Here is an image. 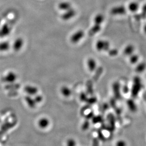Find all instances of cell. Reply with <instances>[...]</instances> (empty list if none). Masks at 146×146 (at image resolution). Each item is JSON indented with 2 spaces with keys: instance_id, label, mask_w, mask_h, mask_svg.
Masks as SVG:
<instances>
[{
  "instance_id": "obj_16",
  "label": "cell",
  "mask_w": 146,
  "mask_h": 146,
  "mask_svg": "<svg viewBox=\"0 0 146 146\" xmlns=\"http://www.w3.org/2000/svg\"><path fill=\"white\" fill-rule=\"evenodd\" d=\"M134 51V47L133 45L130 44V45H127L125 47L124 49L123 52L124 55L127 56H129L133 54Z\"/></svg>"
},
{
  "instance_id": "obj_10",
  "label": "cell",
  "mask_w": 146,
  "mask_h": 146,
  "mask_svg": "<svg viewBox=\"0 0 146 146\" xmlns=\"http://www.w3.org/2000/svg\"><path fill=\"white\" fill-rule=\"evenodd\" d=\"M11 31V28L7 24H4L0 29V36L4 37L10 34Z\"/></svg>"
},
{
  "instance_id": "obj_35",
  "label": "cell",
  "mask_w": 146,
  "mask_h": 146,
  "mask_svg": "<svg viewBox=\"0 0 146 146\" xmlns=\"http://www.w3.org/2000/svg\"><path fill=\"white\" fill-rule=\"evenodd\" d=\"M98 135V138L99 139H101V140H104V137L103 134L102 133L101 131H99Z\"/></svg>"
},
{
  "instance_id": "obj_18",
  "label": "cell",
  "mask_w": 146,
  "mask_h": 146,
  "mask_svg": "<svg viewBox=\"0 0 146 146\" xmlns=\"http://www.w3.org/2000/svg\"><path fill=\"white\" fill-rule=\"evenodd\" d=\"M104 16L101 14H98L94 17V24L101 25L104 21Z\"/></svg>"
},
{
  "instance_id": "obj_3",
  "label": "cell",
  "mask_w": 146,
  "mask_h": 146,
  "mask_svg": "<svg viewBox=\"0 0 146 146\" xmlns=\"http://www.w3.org/2000/svg\"><path fill=\"white\" fill-rule=\"evenodd\" d=\"M84 36V32L82 30H78L71 36L70 40L73 44H77L83 39Z\"/></svg>"
},
{
  "instance_id": "obj_14",
  "label": "cell",
  "mask_w": 146,
  "mask_h": 146,
  "mask_svg": "<svg viewBox=\"0 0 146 146\" xmlns=\"http://www.w3.org/2000/svg\"><path fill=\"white\" fill-rule=\"evenodd\" d=\"M26 102L29 106V107L31 109L35 108L36 106V103L34 99L31 97V96L28 95L25 97Z\"/></svg>"
},
{
  "instance_id": "obj_9",
  "label": "cell",
  "mask_w": 146,
  "mask_h": 146,
  "mask_svg": "<svg viewBox=\"0 0 146 146\" xmlns=\"http://www.w3.org/2000/svg\"><path fill=\"white\" fill-rule=\"evenodd\" d=\"M87 66L89 70L93 72L96 70L97 68V62L93 58H89L87 61Z\"/></svg>"
},
{
  "instance_id": "obj_7",
  "label": "cell",
  "mask_w": 146,
  "mask_h": 146,
  "mask_svg": "<svg viewBox=\"0 0 146 146\" xmlns=\"http://www.w3.org/2000/svg\"><path fill=\"white\" fill-rule=\"evenodd\" d=\"M112 91L115 98L120 99L121 98V86L118 82H115L112 84Z\"/></svg>"
},
{
  "instance_id": "obj_20",
  "label": "cell",
  "mask_w": 146,
  "mask_h": 146,
  "mask_svg": "<svg viewBox=\"0 0 146 146\" xmlns=\"http://www.w3.org/2000/svg\"><path fill=\"white\" fill-rule=\"evenodd\" d=\"M10 45L9 43L6 41L0 43V51H6L9 49Z\"/></svg>"
},
{
  "instance_id": "obj_5",
  "label": "cell",
  "mask_w": 146,
  "mask_h": 146,
  "mask_svg": "<svg viewBox=\"0 0 146 146\" xmlns=\"http://www.w3.org/2000/svg\"><path fill=\"white\" fill-rule=\"evenodd\" d=\"M76 11L73 9H70L69 10L64 12L61 15V19L63 21H68L73 18L76 16Z\"/></svg>"
},
{
  "instance_id": "obj_21",
  "label": "cell",
  "mask_w": 146,
  "mask_h": 146,
  "mask_svg": "<svg viewBox=\"0 0 146 146\" xmlns=\"http://www.w3.org/2000/svg\"><path fill=\"white\" fill-rule=\"evenodd\" d=\"M146 65L144 63H141L137 65V66L136 68V71L137 72L140 73L143 72L146 69Z\"/></svg>"
},
{
  "instance_id": "obj_23",
  "label": "cell",
  "mask_w": 146,
  "mask_h": 146,
  "mask_svg": "<svg viewBox=\"0 0 146 146\" xmlns=\"http://www.w3.org/2000/svg\"><path fill=\"white\" fill-rule=\"evenodd\" d=\"M89 127H90V122L89 120L86 119L82 125V129L83 131H87L89 128Z\"/></svg>"
},
{
  "instance_id": "obj_11",
  "label": "cell",
  "mask_w": 146,
  "mask_h": 146,
  "mask_svg": "<svg viewBox=\"0 0 146 146\" xmlns=\"http://www.w3.org/2000/svg\"><path fill=\"white\" fill-rule=\"evenodd\" d=\"M58 8L62 11H66L72 8V4L68 1H62L58 4Z\"/></svg>"
},
{
  "instance_id": "obj_33",
  "label": "cell",
  "mask_w": 146,
  "mask_h": 146,
  "mask_svg": "<svg viewBox=\"0 0 146 146\" xmlns=\"http://www.w3.org/2000/svg\"><path fill=\"white\" fill-rule=\"evenodd\" d=\"M94 116V113L92 111L91 112H89L88 114L86 115V119L88 120H89V119H92Z\"/></svg>"
},
{
  "instance_id": "obj_26",
  "label": "cell",
  "mask_w": 146,
  "mask_h": 146,
  "mask_svg": "<svg viewBox=\"0 0 146 146\" xmlns=\"http://www.w3.org/2000/svg\"><path fill=\"white\" fill-rule=\"evenodd\" d=\"M92 119V122L93 123L96 124L101 121L102 118L101 116H94Z\"/></svg>"
},
{
  "instance_id": "obj_28",
  "label": "cell",
  "mask_w": 146,
  "mask_h": 146,
  "mask_svg": "<svg viewBox=\"0 0 146 146\" xmlns=\"http://www.w3.org/2000/svg\"><path fill=\"white\" fill-rule=\"evenodd\" d=\"M108 51L109 54L111 56H116L118 55V51L117 49H114H114H110Z\"/></svg>"
},
{
  "instance_id": "obj_34",
  "label": "cell",
  "mask_w": 146,
  "mask_h": 146,
  "mask_svg": "<svg viewBox=\"0 0 146 146\" xmlns=\"http://www.w3.org/2000/svg\"><path fill=\"white\" fill-rule=\"evenodd\" d=\"M93 146H99V141L97 139H93Z\"/></svg>"
},
{
  "instance_id": "obj_12",
  "label": "cell",
  "mask_w": 146,
  "mask_h": 146,
  "mask_svg": "<svg viewBox=\"0 0 146 146\" xmlns=\"http://www.w3.org/2000/svg\"><path fill=\"white\" fill-rule=\"evenodd\" d=\"M101 30V25L94 24L89 31L88 34L90 36H93L100 32Z\"/></svg>"
},
{
  "instance_id": "obj_27",
  "label": "cell",
  "mask_w": 146,
  "mask_h": 146,
  "mask_svg": "<svg viewBox=\"0 0 146 146\" xmlns=\"http://www.w3.org/2000/svg\"><path fill=\"white\" fill-rule=\"evenodd\" d=\"M76 142L73 139H69L66 141V146H76Z\"/></svg>"
},
{
  "instance_id": "obj_2",
  "label": "cell",
  "mask_w": 146,
  "mask_h": 146,
  "mask_svg": "<svg viewBox=\"0 0 146 146\" xmlns=\"http://www.w3.org/2000/svg\"><path fill=\"white\" fill-rule=\"evenodd\" d=\"M96 46L97 50L100 52L108 51L110 49V44L108 41L101 39L97 41Z\"/></svg>"
},
{
  "instance_id": "obj_38",
  "label": "cell",
  "mask_w": 146,
  "mask_h": 146,
  "mask_svg": "<svg viewBox=\"0 0 146 146\" xmlns=\"http://www.w3.org/2000/svg\"><path fill=\"white\" fill-rule=\"evenodd\" d=\"M144 32H145V33H146V25L145 26V27H144Z\"/></svg>"
},
{
  "instance_id": "obj_32",
  "label": "cell",
  "mask_w": 146,
  "mask_h": 146,
  "mask_svg": "<svg viewBox=\"0 0 146 146\" xmlns=\"http://www.w3.org/2000/svg\"><path fill=\"white\" fill-rule=\"evenodd\" d=\"M90 108V106H89L88 104V106H85L84 107L82 108L80 111V113L81 114L82 116H84V112L86 111V110L87 109H88Z\"/></svg>"
},
{
  "instance_id": "obj_15",
  "label": "cell",
  "mask_w": 146,
  "mask_h": 146,
  "mask_svg": "<svg viewBox=\"0 0 146 146\" xmlns=\"http://www.w3.org/2000/svg\"><path fill=\"white\" fill-rule=\"evenodd\" d=\"M60 93L65 97H69L72 94V91L67 86H63L60 89Z\"/></svg>"
},
{
  "instance_id": "obj_4",
  "label": "cell",
  "mask_w": 146,
  "mask_h": 146,
  "mask_svg": "<svg viewBox=\"0 0 146 146\" xmlns=\"http://www.w3.org/2000/svg\"><path fill=\"white\" fill-rule=\"evenodd\" d=\"M17 79V75L15 73L10 71L2 78V81L5 83L11 84L14 83Z\"/></svg>"
},
{
  "instance_id": "obj_24",
  "label": "cell",
  "mask_w": 146,
  "mask_h": 146,
  "mask_svg": "<svg viewBox=\"0 0 146 146\" xmlns=\"http://www.w3.org/2000/svg\"><path fill=\"white\" fill-rule=\"evenodd\" d=\"M130 56H131V57H130L129 60H130L131 63L136 64L137 62H138V60H139V58L138 55L132 54Z\"/></svg>"
},
{
  "instance_id": "obj_19",
  "label": "cell",
  "mask_w": 146,
  "mask_h": 146,
  "mask_svg": "<svg viewBox=\"0 0 146 146\" xmlns=\"http://www.w3.org/2000/svg\"><path fill=\"white\" fill-rule=\"evenodd\" d=\"M111 13L113 14H123L125 13V9L123 7H118L115 8L111 10Z\"/></svg>"
},
{
  "instance_id": "obj_37",
  "label": "cell",
  "mask_w": 146,
  "mask_h": 146,
  "mask_svg": "<svg viewBox=\"0 0 146 146\" xmlns=\"http://www.w3.org/2000/svg\"><path fill=\"white\" fill-rule=\"evenodd\" d=\"M143 10L144 11H145V12H146V5L144 7Z\"/></svg>"
},
{
  "instance_id": "obj_8",
  "label": "cell",
  "mask_w": 146,
  "mask_h": 146,
  "mask_svg": "<svg viewBox=\"0 0 146 146\" xmlns=\"http://www.w3.org/2000/svg\"><path fill=\"white\" fill-rule=\"evenodd\" d=\"M24 91L26 93H27L28 95L29 96H35L38 92V88L36 86H31V85H28L24 87Z\"/></svg>"
},
{
  "instance_id": "obj_29",
  "label": "cell",
  "mask_w": 146,
  "mask_h": 146,
  "mask_svg": "<svg viewBox=\"0 0 146 146\" xmlns=\"http://www.w3.org/2000/svg\"><path fill=\"white\" fill-rule=\"evenodd\" d=\"M87 98H88V97H87V94H86V93H84V92H82V93L80 94V100L82 102H86Z\"/></svg>"
},
{
  "instance_id": "obj_1",
  "label": "cell",
  "mask_w": 146,
  "mask_h": 146,
  "mask_svg": "<svg viewBox=\"0 0 146 146\" xmlns=\"http://www.w3.org/2000/svg\"><path fill=\"white\" fill-rule=\"evenodd\" d=\"M142 88V82L141 78L139 76L134 77L132 87L131 89V94L133 97H136Z\"/></svg>"
},
{
  "instance_id": "obj_13",
  "label": "cell",
  "mask_w": 146,
  "mask_h": 146,
  "mask_svg": "<svg viewBox=\"0 0 146 146\" xmlns=\"http://www.w3.org/2000/svg\"><path fill=\"white\" fill-rule=\"evenodd\" d=\"M50 122L49 119L46 118H42L38 121V125L39 128L42 129H45L48 128L49 126Z\"/></svg>"
},
{
  "instance_id": "obj_25",
  "label": "cell",
  "mask_w": 146,
  "mask_h": 146,
  "mask_svg": "<svg viewBox=\"0 0 146 146\" xmlns=\"http://www.w3.org/2000/svg\"><path fill=\"white\" fill-rule=\"evenodd\" d=\"M96 101H97V99L96 97H92L91 98H88L86 102L87 103L88 105H91L95 104Z\"/></svg>"
},
{
  "instance_id": "obj_31",
  "label": "cell",
  "mask_w": 146,
  "mask_h": 146,
  "mask_svg": "<svg viewBox=\"0 0 146 146\" xmlns=\"http://www.w3.org/2000/svg\"><path fill=\"white\" fill-rule=\"evenodd\" d=\"M116 146H127V144L124 141H118L116 143Z\"/></svg>"
},
{
  "instance_id": "obj_30",
  "label": "cell",
  "mask_w": 146,
  "mask_h": 146,
  "mask_svg": "<svg viewBox=\"0 0 146 146\" xmlns=\"http://www.w3.org/2000/svg\"><path fill=\"white\" fill-rule=\"evenodd\" d=\"M35 96L34 97V99L36 104L41 103L42 101L43 97L42 96H41L40 95H36V94Z\"/></svg>"
},
{
  "instance_id": "obj_6",
  "label": "cell",
  "mask_w": 146,
  "mask_h": 146,
  "mask_svg": "<svg viewBox=\"0 0 146 146\" xmlns=\"http://www.w3.org/2000/svg\"><path fill=\"white\" fill-rule=\"evenodd\" d=\"M24 41L23 38H18L15 40L13 44V48L14 51L18 52L23 48L24 46Z\"/></svg>"
},
{
  "instance_id": "obj_17",
  "label": "cell",
  "mask_w": 146,
  "mask_h": 146,
  "mask_svg": "<svg viewBox=\"0 0 146 146\" xmlns=\"http://www.w3.org/2000/svg\"><path fill=\"white\" fill-rule=\"evenodd\" d=\"M139 4L138 3L135 1L131 2L128 5V9L129 10V11L133 13L139 10Z\"/></svg>"
},
{
  "instance_id": "obj_36",
  "label": "cell",
  "mask_w": 146,
  "mask_h": 146,
  "mask_svg": "<svg viewBox=\"0 0 146 146\" xmlns=\"http://www.w3.org/2000/svg\"><path fill=\"white\" fill-rule=\"evenodd\" d=\"M129 87L127 86H124L123 88V91L124 93H125V94H127L129 92Z\"/></svg>"
},
{
  "instance_id": "obj_22",
  "label": "cell",
  "mask_w": 146,
  "mask_h": 146,
  "mask_svg": "<svg viewBox=\"0 0 146 146\" xmlns=\"http://www.w3.org/2000/svg\"><path fill=\"white\" fill-rule=\"evenodd\" d=\"M127 104L129 109L131 110V111H135V110L136 109V106L133 100L131 99L128 100L127 102Z\"/></svg>"
}]
</instances>
